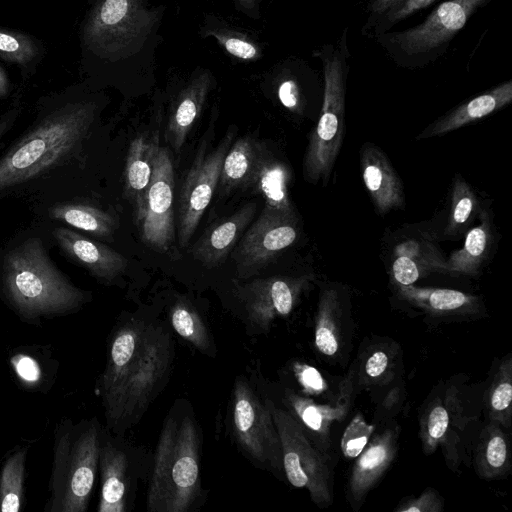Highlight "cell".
Instances as JSON below:
<instances>
[{"instance_id":"6da1fadb","label":"cell","mask_w":512,"mask_h":512,"mask_svg":"<svg viewBox=\"0 0 512 512\" xmlns=\"http://www.w3.org/2000/svg\"><path fill=\"white\" fill-rule=\"evenodd\" d=\"M202 431L191 404L177 399L163 422L148 476V512H192L205 501Z\"/></svg>"},{"instance_id":"7a4b0ae2","label":"cell","mask_w":512,"mask_h":512,"mask_svg":"<svg viewBox=\"0 0 512 512\" xmlns=\"http://www.w3.org/2000/svg\"><path fill=\"white\" fill-rule=\"evenodd\" d=\"M2 291L14 312L30 323L76 312L90 299L52 264L38 239L6 254Z\"/></svg>"},{"instance_id":"3957f363","label":"cell","mask_w":512,"mask_h":512,"mask_svg":"<svg viewBox=\"0 0 512 512\" xmlns=\"http://www.w3.org/2000/svg\"><path fill=\"white\" fill-rule=\"evenodd\" d=\"M163 8L148 0H92L80 25V65L87 74L114 68L156 33Z\"/></svg>"},{"instance_id":"277c9868","label":"cell","mask_w":512,"mask_h":512,"mask_svg":"<svg viewBox=\"0 0 512 512\" xmlns=\"http://www.w3.org/2000/svg\"><path fill=\"white\" fill-rule=\"evenodd\" d=\"M97 105L63 103L43 118L0 159V191L23 183L62 162L87 135Z\"/></svg>"},{"instance_id":"5b68a950","label":"cell","mask_w":512,"mask_h":512,"mask_svg":"<svg viewBox=\"0 0 512 512\" xmlns=\"http://www.w3.org/2000/svg\"><path fill=\"white\" fill-rule=\"evenodd\" d=\"M174 356L175 345L169 324L157 319L144 349L100 396L107 430L124 435L141 420L166 386Z\"/></svg>"},{"instance_id":"8992f818","label":"cell","mask_w":512,"mask_h":512,"mask_svg":"<svg viewBox=\"0 0 512 512\" xmlns=\"http://www.w3.org/2000/svg\"><path fill=\"white\" fill-rule=\"evenodd\" d=\"M102 425L97 417L56 425L45 512H85L99 465Z\"/></svg>"},{"instance_id":"52a82bcc","label":"cell","mask_w":512,"mask_h":512,"mask_svg":"<svg viewBox=\"0 0 512 512\" xmlns=\"http://www.w3.org/2000/svg\"><path fill=\"white\" fill-rule=\"evenodd\" d=\"M347 28L335 43L314 51L322 64L324 89L320 117L312 130L303 162L307 181L327 182L345 135V99L349 73Z\"/></svg>"},{"instance_id":"ba28073f","label":"cell","mask_w":512,"mask_h":512,"mask_svg":"<svg viewBox=\"0 0 512 512\" xmlns=\"http://www.w3.org/2000/svg\"><path fill=\"white\" fill-rule=\"evenodd\" d=\"M491 1L447 0L416 26L374 39L398 66L423 68L439 59L469 19Z\"/></svg>"},{"instance_id":"9c48e42d","label":"cell","mask_w":512,"mask_h":512,"mask_svg":"<svg viewBox=\"0 0 512 512\" xmlns=\"http://www.w3.org/2000/svg\"><path fill=\"white\" fill-rule=\"evenodd\" d=\"M228 430L242 454L255 466L276 474L283 471L278 431L255 383L235 379L228 407Z\"/></svg>"},{"instance_id":"30bf717a","label":"cell","mask_w":512,"mask_h":512,"mask_svg":"<svg viewBox=\"0 0 512 512\" xmlns=\"http://www.w3.org/2000/svg\"><path fill=\"white\" fill-rule=\"evenodd\" d=\"M152 454L104 426L101 431L98 472V512H129L135 505L138 483L148 479Z\"/></svg>"},{"instance_id":"8fae6325","label":"cell","mask_w":512,"mask_h":512,"mask_svg":"<svg viewBox=\"0 0 512 512\" xmlns=\"http://www.w3.org/2000/svg\"><path fill=\"white\" fill-rule=\"evenodd\" d=\"M174 187L170 152L160 146L150 183L133 205L141 241L159 253H167L175 242Z\"/></svg>"},{"instance_id":"7c38bea8","label":"cell","mask_w":512,"mask_h":512,"mask_svg":"<svg viewBox=\"0 0 512 512\" xmlns=\"http://www.w3.org/2000/svg\"><path fill=\"white\" fill-rule=\"evenodd\" d=\"M298 236L295 214L264 206L258 218L246 229L233 253L241 279L257 274Z\"/></svg>"},{"instance_id":"4fadbf2b","label":"cell","mask_w":512,"mask_h":512,"mask_svg":"<svg viewBox=\"0 0 512 512\" xmlns=\"http://www.w3.org/2000/svg\"><path fill=\"white\" fill-rule=\"evenodd\" d=\"M234 135L233 131L227 132L220 144L208 154L201 150L184 179L178 211V242L181 248L188 246L213 198L223 160Z\"/></svg>"},{"instance_id":"5bb4252c","label":"cell","mask_w":512,"mask_h":512,"mask_svg":"<svg viewBox=\"0 0 512 512\" xmlns=\"http://www.w3.org/2000/svg\"><path fill=\"white\" fill-rule=\"evenodd\" d=\"M304 281L303 278L273 276L237 284L234 294L243 308L247 334H266L275 317L288 315Z\"/></svg>"},{"instance_id":"9a60e30c","label":"cell","mask_w":512,"mask_h":512,"mask_svg":"<svg viewBox=\"0 0 512 512\" xmlns=\"http://www.w3.org/2000/svg\"><path fill=\"white\" fill-rule=\"evenodd\" d=\"M257 206L250 202L210 227L190 248V254L205 268L225 262L253 220Z\"/></svg>"},{"instance_id":"2e32d148","label":"cell","mask_w":512,"mask_h":512,"mask_svg":"<svg viewBox=\"0 0 512 512\" xmlns=\"http://www.w3.org/2000/svg\"><path fill=\"white\" fill-rule=\"evenodd\" d=\"M53 235L62 250L97 279L111 283L125 273L127 259L116 250L67 229L58 228Z\"/></svg>"},{"instance_id":"e0dca14e","label":"cell","mask_w":512,"mask_h":512,"mask_svg":"<svg viewBox=\"0 0 512 512\" xmlns=\"http://www.w3.org/2000/svg\"><path fill=\"white\" fill-rule=\"evenodd\" d=\"M361 169L364 185L378 213L387 214L403 207L404 191L401 179L379 147L370 143L363 146Z\"/></svg>"},{"instance_id":"ac0fdd59","label":"cell","mask_w":512,"mask_h":512,"mask_svg":"<svg viewBox=\"0 0 512 512\" xmlns=\"http://www.w3.org/2000/svg\"><path fill=\"white\" fill-rule=\"evenodd\" d=\"M213 75L209 70L195 73L178 94L167 124V140L178 152L185 143L191 128L200 116L212 88Z\"/></svg>"},{"instance_id":"d6986e66","label":"cell","mask_w":512,"mask_h":512,"mask_svg":"<svg viewBox=\"0 0 512 512\" xmlns=\"http://www.w3.org/2000/svg\"><path fill=\"white\" fill-rule=\"evenodd\" d=\"M512 101V80L486 90L460 104L427 127L417 139L443 135L482 119Z\"/></svg>"},{"instance_id":"ffe728a7","label":"cell","mask_w":512,"mask_h":512,"mask_svg":"<svg viewBox=\"0 0 512 512\" xmlns=\"http://www.w3.org/2000/svg\"><path fill=\"white\" fill-rule=\"evenodd\" d=\"M264 148L251 137L239 138L230 146L221 167L219 183L225 192L252 187L266 157Z\"/></svg>"},{"instance_id":"44dd1931","label":"cell","mask_w":512,"mask_h":512,"mask_svg":"<svg viewBox=\"0 0 512 512\" xmlns=\"http://www.w3.org/2000/svg\"><path fill=\"white\" fill-rule=\"evenodd\" d=\"M159 148L158 134L140 135L129 145L123 180L124 195L133 205L150 183Z\"/></svg>"},{"instance_id":"7402d4cb","label":"cell","mask_w":512,"mask_h":512,"mask_svg":"<svg viewBox=\"0 0 512 512\" xmlns=\"http://www.w3.org/2000/svg\"><path fill=\"white\" fill-rule=\"evenodd\" d=\"M169 323L181 338L200 353L214 358L217 354L214 337L199 311L185 298H177L168 312Z\"/></svg>"},{"instance_id":"603a6c76","label":"cell","mask_w":512,"mask_h":512,"mask_svg":"<svg viewBox=\"0 0 512 512\" xmlns=\"http://www.w3.org/2000/svg\"><path fill=\"white\" fill-rule=\"evenodd\" d=\"M481 220L480 225L468 231L463 247L454 251L446 261L439 260L434 269L470 275L478 272L488 254L491 239L488 215L483 213Z\"/></svg>"},{"instance_id":"cb8c5ba5","label":"cell","mask_w":512,"mask_h":512,"mask_svg":"<svg viewBox=\"0 0 512 512\" xmlns=\"http://www.w3.org/2000/svg\"><path fill=\"white\" fill-rule=\"evenodd\" d=\"M45 48L42 42L25 32L0 27V58L16 65L28 78L42 62Z\"/></svg>"},{"instance_id":"d4e9b609","label":"cell","mask_w":512,"mask_h":512,"mask_svg":"<svg viewBox=\"0 0 512 512\" xmlns=\"http://www.w3.org/2000/svg\"><path fill=\"white\" fill-rule=\"evenodd\" d=\"M50 216L72 227L103 238L112 236L117 229V221L111 214L93 206L79 203L55 205L50 209Z\"/></svg>"},{"instance_id":"484cf974","label":"cell","mask_w":512,"mask_h":512,"mask_svg":"<svg viewBox=\"0 0 512 512\" xmlns=\"http://www.w3.org/2000/svg\"><path fill=\"white\" fill-rule=\"evenodd\" d=\"M289 171L286 166L266 155L252 188L263 196L265 205L295 214L288 194Z\"/></svg>"},{"instance_id":"4316f807","label":"cell","mask_w":512,"mask_h":512,"mask_svg":"<svg viewBox=\"0 0 512 512\" xmlns=\"http://www.w3.org/2000/svg\"><path fill=\"white\" fill-rule=\"evenodd\" d=\"M439 257L432 250L425 248L419 242L409 240L399 244L395 249L392 263L394 279L402 286L416 282L422 268L434 269Z\"/></svg>"},{"instance_id":"83f0119b","label":"cell","mask_w":512,"mask_h":512,"mask_svg":"<svg viewBox=\"0 0 512 512\" xmlns=\"http://www.w3.org/2000/svg\"><path fill=\"white\" fill-rule=\"evenodd\" d=\"M27 448H19L5 461L0 474V511L18 512L24 500Z\"/></svg>"},{"instance_id":"f1b7e54d","label":"cell","mask_w":512,"mask_h":512,"mask_svg":"<svg viewBox=\"0 0 512 512\" xmlns=\"http://www.w3.org/2000/svg\"><path fill=\"white\" fill-rule=\"evenodd\" d=\"M476 207V195L468 183L457 175L452 184L451 212L444 230L445 236L460 234L470 223Z\"/></svg>"},{"instance_id":"f546056e","label":"cell","mask_w":512,"mask_h":512,"mask_svg":"<svg viewBox=\"0 0 512 512\" xmlns=\"http://www.w3.org/2000/svg\"><path fill=\"white\" fill-rule=\"evenodd\" d=\"M205 36H213L230 55L238 59L256 61L262 56L261 47L243 33L218 28L205 31Z\"/></svg>"},{"instance_id":"4dcf8cb0","label":"cell","mask_w":512,"mask_h":512,"mask_svg":"<svg viewBox=\"0 0 512 512\" xmlns=\"http://www.w3.org/2000/svg\"><path fill=\"white\" fill-rule=\"evenodd\" d=\"M402 290L411 298L425 301L438 311L455 310L467 305L471 300L470 296L453 289H416L408 285L402 286Z\"/></svg>"},{"instance_id":"1f68e13d","label":"cell","mask_w":512,"mask_h":512,"mask_svg":"<svg viewBox=\"0 0 512 512\" xmlns=\"http://www.w3.org/2000/svg\"><path fill=\"white\" fill-rule=\"evenodd\" d=\"M12 369L18 380L28 389H40L46 380V368L31 352L14 353L10 358Z\"/></svg>"},{"instance_id":"d6a6232c","label":"cell","mask_w":512,"mask_h":512,"mask_svg":"<svg viewBox=\"0 0 512 512\" xmlns=\"http://www.w3.org/2000/svg\"><path fill=\"white\" fill-rule=\"evenodd\" d=\"M436 1L438 0H401L375 22L367 36L375 38L389 32L397 23L411 17L420 10L428 8Z\"/></svg>"},{"instance_id":"836d02e7","label":"cell","mask_w":512,"mask_h":512,"mask_svg":"<svg viewBox=\"0 0 512 512\" xmlns=\"http://www.w3.org/2000/svg\"><path fill=\"white\" fill-rule=\"evenodd\" d=\"M372 432V427L367 425L361 417H356L345 430L341 447L347 457L358 456L365 447Z\"/></svg>"},{"instance_id":"e575fe53","label":"cell","mask_w":512,"mask_h":512,"mask_svg":"<svg viewBox=\"0 0 512 512\" xmlns=\"http://www.w3.org/2000/svg\"><path fill=\"white\" fill-rule=\"evenodd\" d=\"M400 1L401 0H369L366 6L367 19L362 28V34L368 35L375 22Z\"/></svg>"},{"instance_id":"d590c367","label":"cell","mask_w":512,"mask_h":512,"mask_svg":"<svg viewBox=\"0 0 512 512\" xmlns=\"http://www.w3.org/2000/svg\"><path fill=\"white\" fill-rule=\"evenodd\" d=\"M387 457V449L382 444L369 448L358 462V469L361 474L372 473L379 468Z\"/></svg>"},{"instance_id":"8d00e7d4","label":"cell","mask_w":512,"mask_h":512,"mask_svg":"<svg viewBox=\"0 0 512 512\" xmlns=\"http://www.w3.org/2000/svg\"><path fill=\"white\" fill-rule=\"evenodd\" d=\"M278 97L287 109L298 111L300 108L301 94L295 80L286 79L282 81L278 88Z\"/></svg>"},{"instance_id":"74e56055","label":"cell","mask_w":512,"mask_h":512,"mask_svg":"<svg viewBox=\"0 0 512 512\" xmlns=\"http://www.w3.org/2000/svg\"><path fill=\"white\" fill-rule=\"evenodd\" d=\"M448 413L447 411L441 407H435L429 415L428 418V433L434 439L441 438L446 429L448 427Z\"/></svg>"},{"instance_id":"f35d334b","label":"cell","mask_w":512,"mask_h":512,"mask_svg":"<svg viewBox=\"0 0 512 512\" xmlns=\"http://www.w3.org/2000/svg\"><path fill=\"white\" fill-rule=\"evenodd\" d=\"M315 343L317 348L326 355H333L338 349V343L333 332L324 325L317 327Z\"/></svg>"},{"instance_id":"ab89813d","label":"cell","mask_w":512,"mask_h":512,"mask_svg":"<svg viewBox=\"0 0 512 512\" xmlns=\"http://www.w3.org/2000/svg\"><path fill=\"white\" fill-rule=\"evenodd\" d=\"M506 443L502 437H494L487 447V460L493 467H500L506 459Z\"/></svg>"},{"instance_id":"60d3db41","label":"cell","mask_w":512,"mask_h":512,"mask_svg":"<svg viewBox=\"0 0 512 512\" xmlns=\"http://www.w3.org/2000/svg\"><path fill=\"white\" fill-rule=\"evenodd\" d=\"M512 398V387L511 384L501 383L493 392L491 398V404L496 410H504L506 409L510 403Z\"/></svg>"},{"instance_id":"b9f144b4","label":"cell","mask_w":512,"mask_h":512,"mask_svg":"<svg viewBox=\"0 0 512 512\" xmlns=\"http://www.w3.org/2000/svg\"><path fill=\"white\" fill-rule=\"evenodd\" d=\"M388 358L384 352H375L366 363V372L371 377L381 375L387 367Z\"/></svg>"},{"instance_id":"7bdbcfd3","label":"cell","mask_w":512,"mask_h":512,"mask_svg":"<svg viewBox=\"0 0 512 512\" xmlns=\"http://www.w3.org/2000/svg\"><path fill=\"white\" fill-rule=\"evenodd\" d=\"M302 383L313 390H321L323 388V379L321 374L310 366H304L300 372Z\"/></svg>"},{"instance_id":"ee69618b","label":"cell","mask_w":512,"mask_h":512,"mask_svg":"<svg viewBox=\"0 0 512 512\" xmlns=\"http://www.w3.org/2000/svg\"><path fill=\"white\" fill-rule=\"evenodd\" d=\"M11 91V81L4 70V68L0 65V99L5 98L9 95Z\"/></svg>"},{"instance_id":"f6af8a7d","label":"cell","mask_w":512,"mask_h":512,"mask_svg":"<svg viewBox=\"0 0 512 512\" xmlns=\"http://www.w3.org/2000/svg\"><path fill=\"white\" fill-rule=\"evenodd\" d=\"M236 4L239 8L242 9L243 12L254 15V12L258 10L259 0H235Z\"/></svg>"},{"instance_id":"bcb514c9","label":"cell","mask_w":512,"mask_h":512,"mask_svg":"<svg viewBox=\"0 0 512 512\" xmlns=\"http://www.w3.org/2000/svg\"><path fill=\"white\" fill-rule=\"evenodd\" d=\"M16 115H17V110L13 109V110L9 111L6 115H4L3 118L0 119V139L4 135L7 128L10 126V124L12 123V121L16 117Z\"/></svg>"}]
</instances>
